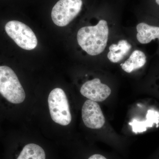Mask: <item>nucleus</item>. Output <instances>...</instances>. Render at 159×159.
Here are the masks:
<instances>
[{"label":"nucleus","instance_id":"f257e3e1","mask_svg":"<svg viewBox=\"0 0 159 159\" xmlns=\"http://www.w3.org/2000/svg\"><path fill=\"white\" fill-rule=\"evenodd\" d=\"M109 34L107 22L101 20L96 25L86 26L80 29L77 34L78 44L86 53L95 56L105 50Z\"/></svg>","mask_w":159,"mask_h":159},{"label":"nucleus","instance_id":"f03ea898","mask_svg":"<svg viewBox=\"0 0 159 159\" xmlns=\"http://www.w3.org/2000/svg\"><path fill=\"white\" fill-rule=\"evenodd\" d=\"M25 96L14 70L8 66H0V97L7 103L14 105L24 102Z\"/></svg>","mask_w":159,"mask_h":159},{"label":"nucleus","instance_id":"7ed1b4c3","mask_svg":"<svg viewBox=\"0 0 159 159\" xmlns=\"http://www.w3.org/2000/svg\"><path fill=\"white\" fill-rule=\"evenodd\" d=\"M51 119L54 122L66 126L70 123L72 116L67 97L62 89H54L51 91L48 99Z\"/></svg>","mask_w":159,"mask_h":159},{"label":"nucleus","instance_id":"20e7f679","mask_svg":"<svg viewBox=\"0 0 159 159\" xmlns=\"http://www.w3.org/2000/svg\"><path fill=\"white\" fill-rule=\"evenodd\" d=\"M5 30L9 37L21 48L30 51L37 47L36 35L25 24L19 21H10L6 24Z\"/></svg>","mask_w":159,"mask_h":159},{"label":"nucleus","instance_id":"39448f33","mask_svg":"<svg viewBox=\"0 0 159 159\" xmlns=\"http://www.w3.org/2000/svg\"><path fill=\"white\" fill-rule=\"evenodd\" d=\"M82 0H59L51 11L53 22L59 27H65L78 15L81 11Z\"/></svg>","mask_w":159,"mask_h":159},{"label":"nucleus","instance_id":"423d86ee","mask_svg":"<svg viewBox=\"0 0 159 159\" xmlns=\"http://www.w3.org/2000/svg\"><path fill=\"white\" fill-rule=\"evenodd\" d=\"M81 115L84 125L89 128L99 129L105 124V117L97 102L86 100L83 105Z\"/></svg>","mask_w":159,"mask_h":159},{"label":"nucleus","instance_id":"0eeeda50","mask_svg":"<svg viewBox=\"0 0 159 159\" xmlns=\"http://www.w3.org/2000/svg\"><path fill=\"white\" fill-rule=\"evenodd\" d=\"M84 97L95 102H102L111 95L109 87L101 82L99 78H94L84 83L80 90Z\"/></svg>","mask_w":159,"mask_h":159},{"label":"nucleus","instance_id":"6e6552de","mask_svg":"<svg viewBox=\"0 0 159 159\" xmlns=\"http://www.w3.org/2000/svg\"><path fill=\"white\" fill-rule=\"evenodd\" d=\"M159 123V112L153 109H150L147 111L146 120L139 121L133 119L129 123L132 126V130L135 133L145 132L148 127H152L155 124L158 126Z\"/></svg>","mask_w":159,"mask_h":159},{"label":"nucleus","instance_id":"1a4fd4ad","mask_svg":"<svg viewBox=\"0 0 159 159\" xmlns=\"http://www.w3.org/2000/svg\"><path fill=\"white\" fill-rule=\"evenodd\" d=\"M137 38L139 43L147 44L158 39L159 40V27L141 23L137 26Z\"/></svg>","mask_w":159,"mask_h":159},{"label":"nucleus","instance_id":"9d476101","mask_svg":"<svg viewBox=\"0 0 159 159\" xmlns=\"http://www.w3.org/2000/svg\"><path fill=\"white\" fill-rule=\"evenodd\" d=\"M131 48V45L126 40L119 41L117 44H113L109 47L107 54L108 59L113 63H118L127 55Z\"/></svg>","mask_w":159,"mask_h":159},{"label":"nucleus","instance_id":"9b49d317","mask_svg":"<svg viewBox=\"0 0 159 159\" xmlns=\"http://www.w3.org/2000/svg\"><path fill=\"white\" fill-rule=\"evenodd\" d=\"M146 62V57L144 52L139 50H135L132 53L129 58L121 66L123 70L127 73L141 68Z\"/></svg>","mask_w":159,"mask_h":159},{"label":"nucleus","instance_id":"f8f14e48","mask_svg":"<svg viewBox=\"0 0 159 159\" xmlns=\"http://www.w3.org/2000/svg\"><path fill=\"white\" fill-rule=\"evenodd\" d=\"M87 159H108L103 155L99 153H95L91 155Z\"/></svg>","mask_w":159,"mask_h":159},{"label":"nucleus","instance_id":"ddd939ff","mask_svg":"<svg viewBox=\"0 0 159 159\" xmlns=\"http://www.w3.org/2000/svg\"><path fill=\"white\" fill-rule=\"evenodd\" d=\"M156 2L157 4L159 6V0H156Z\"/></svg>","mask_w":159,"mask_h":159}]
</instances>
